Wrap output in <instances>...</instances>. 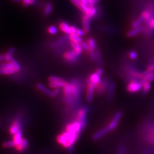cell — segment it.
I'll return each instance as SVG.
<instances>
[{"mask_svg": "<svg viewBox=\"0 0 154 154\" xmlns=\"http://www.w3.org/2000/svg\"><path fill=\"white\" fill-rule=\"evenodd\" d=\"M21 144H22V147H23V149L25 150L28 148L29 144H28V140L26 139H23L22 142V143Z\"/></svg>", "mask_w": 154, "mask_h": 154, "instance_id": "obj_43", "label": "cell"}, {"mask_svg": "<svg viewBox=\"0 0 154 154\" xmlns=\"http://www.w3.org/2000/svg\"><path fill=\"white\" fill-rule=\"evenodd\" d=\"M23 140V137H22V131L20 130L19 131H18L16 134H15L13 135V140L14 141L15 144H16V147L18 145L20 144Z\"/></svg>", "mask_w": 154, "mask_h": 154, "instance_id": "obj_23", "label": "cell"}, {"mask_svg": "<svg viewBox=\"0 0 154 154\" xmlns=\"http://www.w3.org/2000/svg\"><path fill=\"white\" fill-rule=\"evenodd\" d=\"M36 87H37V89L38 90H39L40 91H41L42 93H44V94L51 97L52 91H51L49 88H47L43 84H42L41 83H38L37 84Z\"/></svg>", "mask_w": 154, "mask_h": 154, "instance_id": "obj_21", "label": "cell"}, {"mask_svg": "<svg viewBox=\"0 0 154 154\" xmlns=\"http://www.w3.org/2000/svg\"><path fill=\"white\" fill-rule=\"evenodd\" d=\"M110 82H108V79H103L102 80L101 82L98 86V88H97V91L99 94H103L105 93L106 90L108 88V86Z\"/></svg>", "mask_w": 154, "mask_h": 154, "instance_id": "obj_17", "label": "cell"}, {"mask_svg": "<svg viewBox=\"0 0 154 154\" xmlns=\"http://www.w3.org/2000/svg\"><path fill=\"white\" fill-rule=\"evenodd\" d=\"M108 133H109V131H108L107 126L104 127L102 129L99 130V131H98L97 133H95L93 135V139L94 140H97L99 139L100 138H101L102 137L104 136Z\"/></svg>", "mask_w": 154, "mask_h": 154, "instance_id": "obj_18", "label": "cell"}, {"mask_svg": "<svg viewBox=\"0 0 154 154\" xmlns=\"http://www.w3.org/2000/svg\"><path fill=\"white\" fill-rule=\"evenodd\" d=\"M88 112V108L87 106L81 107L77 113V119L82 126L83 128H85L87 124V115Z\"/></svg>", "mask_w": 154, "mask_h": 154, "instance_id": "obj_7", "label": "cell"}, {"mask_svg": "<svg viewBox=\"0 0 154 154\" xmlns=\"http://www.w3.org/2000/svg\"><path fill=\"white\" fill-rule=\"evenodd\" d=\"M79 135L80 134L79 133L66 130L57 137V140L59 144L67 148L69 152H71L73 150L74 144L78 139Z\"/></svg>", "mask_w": 154, "mask_h": 154, "instance_id": "obj_2", "label": "cell"}, {"mask_svg": "<svg viewBox=\"0 0 154 154\" xmlns=\"http://www.w3.org/2000/svg\"><path fill=\"white\" fill-rule=\"evenodd\" d=\"M81 46L83 48V50H85V51L87 52H89L90 51H91V49L87 43V42H85V41H82L81 43Z\"/></svg>", "mask_w": 154, "mask_h": 154, "instance_id": "obj_36", "label": "cell"}, {"mask_svg": "<svg viewBox=\"0 0 154 154\" xmlns=\"http://www.w3.org/2000/svg\"><path fill=\"white\" fill-rule=\"evenodd\" d=\"M10 62H11L13 64V65H14L15 68L16 70V71H17V73H18V72H19V71H21V65L19 64V63L17 62V61H16L13 57H12V58L10 59Z\"/></svg>", "mask_w": 154, "mask_h": 154, "instance_id": "obj_33", "label": "cell"}, {"mask_svg": "<svg viewBox=\"0 0 154 154\" xmlns=\"http://www.w3.org/2000/svg\"><path fill=\"white\" fill-rule=\"evenodd\" d=\"M68 38L69 41L79 44H81L83 41V39L82 38V37L78 36L76 34H70L68 35Z\"/></svg>", "mask_w": 154, "mask_h": 154, "instance_id": "obj_28", "label": "cell"}, {"mask_svg": "<svg viewBox=\"0 0 154 154\" xmlns=\"http://www.w3.org/2000/svg\"><path fill=\"white\" fill-rule=\"evenodd\" d=\"M68 40H69V38H68V36H66V37H64L62 38H61L59 39H58V40H57L55 42H54L51 46L52 48H57V47H58L60 45H62V44H64L65 42H66Z\"/></svg>", "mask_w": 154, "mask_h": 154, "instance_id": "obj_25", "label": "cell"}, {"mask_svg": "<svg viewBox=\"0 0 154 154\" xmlns=\"http://www.w3.org/2000/svg\"><path fill=\"white\" fill-rule=\"evenodd\" d=\"M3 61H5V54H0V64Z\"/></svg>", "mask_w": 154, "mask_h": 154, "instance_id": "obj_47", "label": "cell"}, {"mask_svg": "<svg viewBox=\"0 0 154 154\" xmlns=\"http://www.w3.org/2000/svg\"><path fill=\"white\" fill-rule=\"evenodd\" d=\"M52 11V5L50 2H48L44 10V15L45 16H48L51 13Z\"/></svg>", "mask_w": 154, "mask_h": 154, "instance_id": "obj_30", "label": "cell"}, {"mask_svg": "<svg viewBox=\"0 0 154 154\" xmlns=\"http://www.w3.org/2000/svg\"><path fill=\"white\" fill-rule=\"evenodd\" d=\"M20 128H21V124L19 120H15L13 122L11 126L10 127L9 132L12 135H14L18 131L20 130Z\"/></svg>", "mask_w": 154, "mask_h": 154, "instance_id": "obj_16", "label": "cell"}, {"mask_svg": "<svg viewBox=\"0 0 154 154\" xmlns=\"http://www.w3.org/2000/svg\"><path fill=\"white\" fill-rule=\"evenodd\" d=\"M154 81V71H152L151 73H150L146 75L143 79H140L142 85H143L144 83L146 82H150L151 83L152 82H153Z\"/></svg>", "mask_w": 154, "mask_h": 154, "instance_id": "obj_24", "label": "cell"}, {"mask_svg": "<svg viewBox=\"0 0 154 154\" xmlns=\"http://www.w3.org/2000/svg\"><path fill=\"white\" fill-rule=\"evenodd\" d=\"M90 19L86 15H84L82 18V22L83 25V29L85 32L86 34H87L90 32L91 29V23Z\"/></svg>", "mask_w": 154, "mask_h": 154, "instance_id": "obj_15", "label": "cell"}, {"mask_svg": "<svg viewBox=\"0 0 154 154\" xmlns=\"http://www.w3.org/2000/svg\"><path fill=\"white\" fill-rule=\"evenodd\" d=\"M95 72L101 76H102V75L103 74V70L101 68H98L96 70Z\"/></svg>", "mask_w": 154, "mask_h": 154, "instance_id": "obj_46", "label": "cell"}, {"mask_svg": "<svg viewBox=\"0 0 154 154\" xmlns=\"http://www.w3.org/2000/svg\"><path fill=\"white\" fill-rule=\"evenodd\" d=\"M65 101L70 106H74L79 102L82 92V86L78 79L66 82L62 88Z\"/></svg>", "mask_w": 154, "mask_h": 154, "instance_id": "obj_1", "label": "cell"}, {"mask_svg": "<svg viewBox=\"0 0 154 154\" xmlns=\"http://www.w3.org/2000/svg\"><path fill=\"white\" fill-rule=\"evenodd\" d=\"M144 23V20L142 18V17L140 16L137 18L135 20L133 21V22L131 23V28H137L138 27H140L142 26V23Z\"/></svg>", "mask_w": 154, "mask_h": 154, "instance_id": "obj_27", "label": "cell"}, {"mask_svg": "<svg viewBox=\"0 0 154 154\" xmlns=\"http://www.w3.org/2000/svg\"><path fill=\"white\" fill-rule=\"evenodd\" d=\"M101 77L102 76L99 75L96 72H94L89 75L88 79L92 83L95 84V85L97 86V87H98V86L100 84V83L101 82L102 80Z\"/></svg>", "mask_w": 154, "mask_h": 154, "instance_id": "obj_13", "label": "cell"}, {"mask_svg": "<svg viewBox=\"0 0 154 154\" xmlns=\"http://www.w3.org/2000/svg\"><path fill=\"white\" fill-rule=\"evenodd\" d=\"M12 1L16 2V3H19V2H22V0H12Z\"/></svg>", "mask_w": 154, "mask_h": 154, "instance_id": "obj_49", "label": "cell"}, {"mask_svg": "<svg viewBox=\"0 0 154 154\" xmlns=\"http://www.w3.org/2000/svg\"><path fill=\"white\" fill-rule=\"evenodd\" d=\"M75 34H77V35H78L79 36V37H82L83 36L85 35L86 33L85 32L84 30V29H78V28H77V30H76V32H75Z\"/></svg>", "mask_w": 154, "mask_h": 154, "instance_id": "obj_42", "label": "cell"}, {"mask_svg": "<svg viewBox=\"0 0 154 154\" xmlns=\"http://www.w3.org/2000/svg\"><path fill=\"white\" fill-rule=\"evenodd\" d=\"M153 46H154V39L153 41Z\"/></svg>", "mask_w": 154, "mask_h": 154, "instance_id": "obj_51", "label": "cell"}, {"mask_svg": "<svg viewBox=\"0 0 154 154\" xmlns=\"http://www.w3.org/2000/svg\"><path fill=\"white\" fill-rule=\"evenodd\" d=\"M116 85L114 82H110L107 88V97L109 101L111 102L114 98Z\"/></svg>", "mask_w": 154, "mask_h": 154, "instance_id": "obj_12", "label": "cell"}, {"mask_svg": "<svg viewBox=\"0 0 154 154\" xmlns=\"http://www.w3.org/2000/svg\"><path fill=\"white\" fill-rule=\"evenodd\" d=\"M127 91L130 93H136L142 89V85L140 79L132 78L129 81L126 87Z\"/></svg>", "mask_w": 154, "mask_h": 154, "instance_id": "obj_4", "label": "cell"}, {"mask_svg": "<svg viewBox=\"0 0 154 154\" xmlns=\"http://www.w3.org/2000/svg\"><path fill=\"white\" fill-rule=\"evenodd\" d=\"M16 73L17 71L11 62H5L0 64V75H10Z\"/></svg>", "mask_w": 154, "mask_h": 154, "instance_id": "obj_3", "label": "cell"}, {"mask_svg": "<svg viewBox=\"0 0 154 154\" xmlns=\"http://www.w3.org/2000/svg\"><path fill=\"white\" fill-rule=\"evenodd\" d=\"M48 31L49 32V34H51V35H54L56 34L58 32V29L57 27H55V26H50L48 29Z\"/></svg>", "mask_w": 154, "mask_h": 154, "instance_id": "obj_37", "label": "cell"}, {"mask_svg": "<svg viewBox=\"0 0 154 154\" xmlns=\"http://www.w3.org/2000/svg\"><path fill=\"white\" fill-rule=\"evenodd\" d=\"M49 86L52 88H63L66 84V81L64 79L57 76L52 75L49 77Z\"/></svg>", "mask_w": 154, "mask_h": 154, "instance_id": "obj_5", "label": "cell"}, {"mask_svg": "<svg viewBox=\"0 0 154 154\" xmlns=\"http://www.w3.org/2000/svg\"><path fill=\"white\" fill-rule=\"evenodd\" d=\"M60 92H61L60 88H54V90L52 91L51 98H55V97H57L60 94Z\"/></svg>", "mask_w": 154, "mask_h": 154, "instance_id": "obj_39", "label": "cell"}, {"mask_svg": "<svg viewBox=\"0 0 154 154\" xmlns=\"http://www.w3.org/2000/svg\"><path fill=\"white\" fill-rule=\"evenodd\" d=\"M147 70L151 71H154V62L150 64L147 68Z\"/></svg>", "mask_w": 154, "mask_h": 154, "instance_id": "obj_45", "label": "cell"}, {"mask_svg": "<svg viewBox=\"0 0 154 154\" xmlns=\"http://www.w3.org/2000/svg\"><path fill=\"white\" fill-rule=\"evenodd\" d=\"M128 57L131 60H133V61L136 60L138 57V54L137 51L135 50H131V51H129Z\"/></svg>", "mask_w": 154, "mask_h": 154, "instance_id": "obj_34", "label": "cell"}, {"mask_svg": "<svg viewBox=\"0 0 154 154\" xmlns=\"http://www.w3.org/2000/svg\"><path fill=\"white\" fill-rule=\"evenodd\" d=\"M70 44L71 46L73 49L75 51L77 54H78L79 55L82 53L83 52V48L81 46V44L74 42L73 41H70Z\"/></svg>", "mask_w": 154, "mask_h": 154, "instance_id": "obj_22", "label": "cell"}, {"mask_svg": "<svg viewBox=\"0 0 154 154\" xmlns=\"http://www.w3.org/2000/svg\"><path fill=\"white\" fill-rule=\"evenodd\" d=\"M15 51H16V49L14 47L10 48L8 50L6 53L5 54V62H9L10 61V59L13 57V55L15 52Z\"/></svg>", "mask_w": 154, "mask_h": 154, "instance_id": "obj_26", "label": "cell"}, {"mask_svg": "<svg viewBox=\"0 0 154 154\" xmlns=\"http://www.w3.org/2000/svg\"><path fill=\"white\" fill-rule=\"evenodd\" d=\"M32 0H22V3L25 7H27L30 5H32Z\"/></svg>", "mask_w": 154, "mask_h": 154, "instance_id": "obj_44", "label": "cell"}, {"mask_svg": "<svg viewBox=\"0 0 154 154\" xmlns=\"http://www.w3.org/2000/svg\"><path fill=\"white\" fill-rule=\"evenodd\" d=\"M96 61L97 63L99 65L102 63V56H101V52L99 50H97L96 51Z\"/></svg>", "mask_w": 154, "mask_h": 154, "instance_id": "obj_38", "label": "cell"}, {"mask_svg": "<svg viewBox=\"0 0 154 154\" xmlns=\"http://www.w3.org/2000/svg\"><path fill=\"white\" fill-rule=\"evenodd\" d=\"M97 86L95 85L93 83H92L88 79L87 80V87H86V101L88 102H91L93 100L95 91L97 88Z\"/></svg>", "mask_w": 154, "mask_h": 154, "instance_id": "obj_6", "label": "cell"}, {"mask_svg": "<svg viewBox=\"0 0 154 154\" xmlns=\"http://www.w3.org/2000/svg\"><path fill=\"white\" fill-rule=\"evenodd\" d=\"M140 16L142 17V18L143 19L144 23H147V22H148L153 17H154V15L148 9L143 10L141 13Z\"/></svg>", "mask_w": 154, "mask_h": 154, "instance_id": "obj_19", "label": "cell"}, {"mask_svg": "<svg viewBox=\"0 0 154 154\" xmlns=\"http://www.w3.org/2000/svg\"><path fill=\"white\" fill-rule=\"evenodd\" d=\"M59 29L65 34L70 35L71 34V26L66 22H61L59 24Z\"/></svg>", "mask_w": 154, "mask_h": 154, "instance_id": "obj_20", "label": "cell"}, {"mask_svg": "<svg viewBox=\"0 0 154 154\" xmlns=\"http://www.w3.org/2000/svg\"><path fill=\"white\" fill-rule=\"evenodd\" d=\"M98 12V9L97 8L94 6L93 7H91L88 13L86 15L87 17H88L90 19H93L94 17L96 16Z\"/></svg>", "mask_w": 154, "mask_h": 154, "instance_id": "obj_29", "label": "cell"}, {"mask_svg": "<svg viewBox=\"0 0 154 154\" xmlns=\"http://www.w3.org/2000/svg\"><path fill=\"white\" fill-rule=\"evenodd\" d=\"M144 28L143 26L138 27L137 28H131L127 33V35L128 38H133L136 37L138 34L144 32Z\"/></svg>", "mask_w": 154, "mask_h": 154, "instance_id": "obj_14", "label": "cell"}, {"mask_svg": "<svg viewBox=\"0 0 154 154\" xmlns=\"http://www.w3.org/2000/svg\"><path fill=\"white\" fill-rule=\"evenodd\" d=\"M99 1H100V0H94V2H95V3H97Z\"/></svg>", "mask_w": 154, "mask_h": 154, "instance_id": "obj_50", "label": "cell"}, {"mask_svg": "<svg viewBox=\"0 0 154 154\" xmlns=\"http://www.w3.org/2000/svg\"><path fill=\"white\" fill-rule=\"evenodd\" d=\"M87 43L91 49V50H94L95 51L96 50H97V43L95 42V41L94 40V38H90L88 39L87 40Z\"/></svg>", "mask_w": 154, "mask_h": 154, "instance_id": "obj_31", "label": "cell"}, {"mask_svg": "<svg viewBox=\"0 0 154 154\" xmlns=\"http://www.w3.org/2000/svg\"><path fill=\"white\" fill-rule=\"evenodd\" d=\"M70 1L73 3V5L77 7L78 9H79L85 15H86L88 13L91 8L90 6L83 4L80 0H70Z\"/></svg>", "mask_w": 154, "mask_h": 154, "instance_id": "obj_11", "label": "cell"}, {"mask_svg": "<svg viewBox=\"0 0 154 154\" xmlns=\"http://www.w3.org/2000/svg\"><path fill=\"white\" fill-rule=\"evenodd\" d=\"M83 128H84L82 126L77 120L69 123L66 127V131H70V132L77 133L79 134H81Z\"/></svg>", "mask_w": 154, "mask_h": 154, "instance_id": "obj_10", "label": "cell"}, {"mask_svg": "<svg viewBox=\"0 0 154 154\" xmlns=\"http://www.w3.org/2000/svg\"><path fill=\"white\" fill-rule=\"evenodd\" d=\"M64 59L69 64H74L79 59V55L73 49L66 51L63 55Z\"/></svg>", "mask_w": 154, "mask_h": 154, "instance_id": "obj_8", "label": "cell"}, {"mask_svg": "<svg viewBox=\"0 0 154 154\" xmlns=\"http://www.w3.org/2000/svg\"><path fill=\"white\" fill-rule=\"evenodd\" d=\"M151 88V84L150 82L144 83L142 86V93L146 94Z\"/></svg>", "mask_w": 154, "mask_h": 154, "instance_id": "obj_32", "label": "cell"}, {"mask_svg": "<svg viewBox=\"0 0 154 154\" xmlns=\"http://www.w3.org/2000/svg\"><path fill=\"white\" fill-rule=\"evenodd\" d=\"M122 113L120 111H118L115 114L113 118H112V120H111L108 125L107 126L109 132L115 130L117 127L120 120L122 118Z\"/></svg>", "mask_w": 154, "mask_h": 154, "instance_id": "obj_9", "label": "cell"}, {"mask_svg": "<svg viewBox=\"0 0 154 154\" xmlns=\"http://www.w3.org/2000/svg\"><path fill=\"white\" fill-rule=\"evenodd\" d=\"M88 2H89L90 3V7H93V6H94L95 3L94 2V0H87Z\"/></svg>", "mask_w": 154, "mask_h": 154, "instance_id": "obj_48", "label": "cell"}, {"mask_svg": "<svg viewBox=\"0 0 154 154\" xmlns=\"http://www.w3.org/2000/svg\"><path fill=\"white\" fill-rule=\"evenodd\" d=\"M126 151V147L123 144H120L119 148H118V154H125Z\"/></svg>", "mask_w": 154, "mask_h": 154, "instance_id": "obj_41", "label": "cell"}, {"mask_svg": "<svg viewBox=\"0 0 154 154\" xmlns=\"http://www.w3.org/2000/svg\"><path fill=\"white\" fill-rule=\"evenodd\" d=\"M3 146L6 148H12V147H16V144L14 141L12 140L5 142L3 143Z\"/></svg>", "mask_w": 154, "mask_h": 154, "instance_id": "obj_35", "label": "cell"}, {"mask_svg": "<svg viewBox=\"0 0 154 154\" xmlns=\"http://www.w3.org/2000/svg\"><path fill=\"white\" fill-rule=\"evenodd\" d=\"M95 51H94V50H91V51L88 52L89 56H90V58L93 61H96V52H95Z\"/></svg>", "mask_w": 154, "mask_h": 154, "instance_id": "obj_40", "label": "cell"}]
</instances>
